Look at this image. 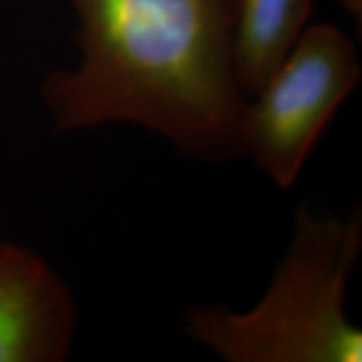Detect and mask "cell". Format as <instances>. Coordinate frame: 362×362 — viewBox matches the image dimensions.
Segmentation results:
<instances>
[{
	"label": "cell",
	"instance_id": "cell-1",
	"mask_svg": "<svg viewBox=\"0 0 362 362\" xmlns=\"http://www.w3.org/2000/svg\"><path fill=\"white\" fill-rule=\"evenodd\" d=\"M78 63L40 83L54 131L129 123L204 163L242 157L233 75L240 0H69Z\"/></svg>",
	"mask_w": 362,
	"mask_h": 362
},
{
	"label": "cell",
	"instance_id": "cell-2",
	"mask_svg": "<svg viewBox=\"0 0 362 362\" xmlns=\"http://www.w3.org/2000/svg\"><path fill=\"white\" fill-rule=\"evenodd\" d=\"M361 250V209L338 218L302 206L258 304L246 312L189 306L183 332L226 362H361L362 332L346 316Z\"/></svg>",
	"mask_w": 362,
	"mask_h": 362
},
{
	"label": "cell",
	"instance_id": "cell-3",
	"mask_svg": "<svg viewBox=\"0 0 362 362\" xmlns=\"http://www.w3.org/2000/svg\"><path fill=\"white\" fill-rule=\"evenodd\" d=\"M361 75L358 49L342 28L306 26L282 65L244 103L238 123L242 157L290 189Z\"/></svg>",
	"mask_w": 362,
	"mask_h": 362
},
{
	"label": "cell",
	"instance_id": "cell-4",
	"mask_svg": "<svg viewBox=\"0 0 362 362\" xmlns=\"http://www.w3.org/2000/svg\"><path fill=\"white\" fill-rule=\"evenodd\" d=\"M75 296L30 247L0 242V362H63L77 334Z\"/></svg>",
	"mask_w": 362,
	"mask_h": 362
},
{
	"label": "cell",
	"instance_id": "cell-5",
	"mask_svg": "<svg viewBox=\"0 0 362 362\" xmlns=\"http://www.w3.org/2000/svg\"><path fill=\"white\" fill-rule=\"evenodd\" d=\"M316 0H240L233 75L244 97L256 95L308 25Z\"/></svg>",
	"mask_w": 362,
	"mask_h": 362
},
{
	"label": "cell",
	"instance_id": "cell-6",
	"mask_svg": "<svg viewBox=\"0 0 362 362\" xmlns=\"http://www.w3.org/2000/svg\"><path fill=\"white\" fill-rule=\"evenodd\" d=\"M338 4L346 11V13L356 21V26H358V35H361V26H362V0H337Z\"/></svg>",
	"mask_w": 362,
	"mask_h": 362
}]
</instances>
